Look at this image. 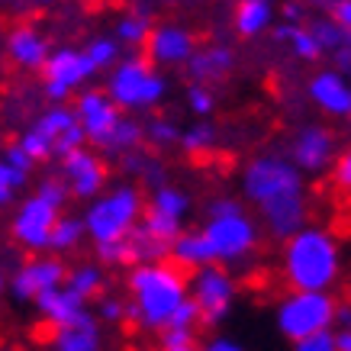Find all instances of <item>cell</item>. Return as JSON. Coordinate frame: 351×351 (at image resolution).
Returning a JSON list of instances; mask_svg holds the SVG:
<instances>
[{
	"mask_svg": "<svg viewBox=\"0 0 351 351\" xmlns=\"http://www.w3.org/2000/svg\"><path fill=\"white\" fill-rule=\"evenodd\" d=\"M216 265H239L258 248V223L232 197H216L206 203V219L200 226Z\"/></svg>",
	"mask_w": 351,
	"mask_h": 351,
	"instance_id": "277c9868",
	"label": "cell"
},
{
	"mask_svg": "<svg viewBox=\"0 0 351 351\" xmlns=\"http://www.w3.org/2000/svg\"><path fill=\"white\" fill-rule=\"evenodd\" d=\"M287 155L303 174H322L326 168H332V161L339 155L335 132L319 126V123H306L293 132Z\"/></svg>",
	"mask_w": 351,
	"mask_h": 351,
	"instance_id": "5bb4252c",
	"label": "cell"
},
{
	"mask_svg": "<svg viewBox=\"0 0 351 351\" xmlns=\"http://www.w3.org/2000/svg\"><path fill=\"white\" fill-rule=\"evenodd\" d=\"M126 319H132L142 332H155V335L168 329L174 313L181 309L184 300L191 297L187 271L181 265H174L171 258L132 265V271L126 277Z\"/></svg>",
	"mask_w": 351,
	"mask_h": 351,
	"instance_id": "7a4b0ae2",
	"label": "cell"
},
{
	"mask_svg": "<svg viewBox=\"0 0 351 351\" xmlns=\"http://www.w3.org/2000/svg\"><path fill=\"white\" fill-rule=\"evenodd\" d=\"M335 326L339 329H351V297L335 303Z\"/></svg>",
	"mask_w": 351,
	"mask_h": 351,
	"instance_id": "ee69618b",
	"label": "cell"
},
{
	"mask_svg": "<svg viewBox=\"0 0 351 351\" xmlns=\"http://www.w3.org/2000/svg\"><path fill=\"white\" fill-rule=\"evenodd\" d=\"M97 258L104 265H132V252H129V239H117V242H104L94 245Z\"/></svg>",
	"mask_w": 351,
	"mask_h": 351,
	"instance_id": "8d00e7d4",
	"label": "cell"
},
{
	"mask_svg": "<svg viewBox=\"0 0 351 351\" xmlns=\"http://www.w3.org/2000/svg\"><path fill=\"white\" fill-rule=\"evenodd\" d=\"M287 45L293 49V55H297V58H303V62H316V58L322 55L319 43H316V36L309 32V26H297V29H293V36L287 39Z\"/></svg>",
	"mask_w": 351,
	"mask_h": 351,
	"instance_id": "e575fe53",
	"label": "cell"
},
{
	"mask_svg": "<svg viewBox=\"0 0 351 351\" xmlns=\"http://www.w3.org/2000/svg\"><path fill=\"white\" fill-rule=\"evenodd\" d=\"M309 32L316 36L322 55H335V52H341V45H345V29H341L332 16H326V20H313L309 23Z\"/></svg>",
	"mask_w": 351,
	"mask_h": 351,
	"instance_id": "4dcf8cb0",
	"label": "cell"
},
{
	"mask_svg": "<svg viewBox=\"0 0 351 351\" xmlns=\"http://www.w3.org/2000/svg\"><path fill=\"white\" fill-rule=\"evenodd\" d=\"M145 210L184 223V219H187V213H191V197H187L181 187H174V184H158V187L152 191L149 203H145Z\"/></svg>",
	"mask_w": 351,
	"mask_h": 351,
	"instance_id": "cb8c5ba5",
	"label": "cell"
},
{
	"mask_svg": "<svg viewBox=\"0 0 351 351\" xmlns=\"http://www.w3.org/2000/svg\"><path fill=\"white\" fill-rule=\"evenodd\" d=\"M123 161H126V168L136 174V178H142L145 184H165V171H161L158 158H152V155H142V152H129V155H123Z\"/></svg>",
	"mask_w": 351,
	"mask_h": 351,
	"instance_id": "836d02e7",
	"label": "cell"
},
{
	"mask_svg": "<svg viewBox=\"0 0 351 351\" xmlns=\"http://www.w3.org/2000/svg\"><path fill=\"white\" fill-rule=\"evenodd\" d=\"M81 239H87L84 219H81V216H71V213H62L52 226V235H49V252L68 255V252H75L77 245H81Z\"/></svg>",
	"mask_w": 351,
	"mask_h": 351,
	"instance_id": "484cf974",
	"label": "cell"
},
{
	"mask_svg": "<svg viewBox=\"0 0 351 351\" xmlns=\"http://www.w3.org/2000/svg\"><path fill=\"white\" fill-rule=\"evenodd\" d=\"M64 274H68L64 261L39 252L36 258H29L26 265H20L13 271V277L7 280V290H10V297L16 300V303H36L45 290L64 284Z\"/></svg>",
	"mask_w": 351,
	"mask_h": 351,
	"instance_id": "4fadbf2b",
	"label": "cell"
},
{
	"mask_svg": "<svg viewBox=\"0 0 351 351\" xmlns=\"http://www.w3.org/2000/svg\"><path fill=\"white\" fill-rule=\"evenodd\" d=\"M138 142H142V126H138L132 117H123L117 123V129H113V136L107 138V145L100 152H107V155H129L132 149H138Z\"/></svg>",
	"mask_w": 351,
	"mask_h": 351,
	"instance_id": "f1b7e54d",
	"label": "cell"
},
{
	"mask_svg": "<svg viewBox=\"0 0 351 351\" xmlns=\"http://www.w3.org/2000/svg\"><path fill=\"white\" fill-rule=\"evenodd\" d=\"M277 329L290 341L335 326V297L329 290H287L277 303Z\"/></svg>",
	"mask_w": 351,
	"mask_h": 351,
	"instance_id": "9c48e42d",
	"label": "cell"
},
{
	"mask_svg": "<svg viewBox=\"0 0 351 351\" xmlns=\"http://www.w3.org/2000/svg\"><path fill=\"white\" fill-rule=\"evenodd\" d=\"M293 351H339L335 345V332L326 329V332H313L306 339H297L293 341Z\"/></svg>",
	"mask_w": 351,
	"mask_h": 351,
	"instance_id": "f35d334b",
	"label": "cell"
},
{
	"mask_svg": "<svg viewBox=\"0 0 351 351\" xmlns=\"http://www.w3.org/2000/svg\"><path fill=\"white\" fill-rule=\"evenodd\" d=\"M49 52H52L49 39H45L36 26H29V23L13 26L10 36H7V55H10V62L16 64V68H23V71H43Z\"/></svg>",
	"mask_w": 351,
	"mask_h": 351,
	"instance_id": "d6986e66",
	"label": "cell"
},
{
	"mask_svg": "<svg viewBox=\"0 0 351 351\" xmlns=\"http://www.w3.org/2000/svg\"><path fill=\"white\" fill-rule=\"evenodd\" d=\"M142 210H145V200L136 184H117L110 191H100L81 216L87 239L94 245L126 239L142 219Z\"/></svg>",
	"mask_w": 351,
	"mask_h": 351,
	"instance_id": "52a82bcc",
	"label": "cell"
},
{
	"mask_svg": "<svg viewBox=\"0 0 351 351\" xmlns=\"http://www.w3.org/2000/svg\"><path fill=\"white\" fill-rule=\"evenodd\" d=\"M332 181H335L339 191L351 193V145L345 152H339L335 161H332Z\"/></svg>",
	"mask_w": 351,
	"mask_h": 351,
	"instance_id": "ab89813d",
	"label": "cell"
},
{
	"mask_svg": "<svg viewBox=\"0 0 351 351\" xmlns=\"http://www.w3.org/2000/svg\"><path fill=\"white\" fill-rule=\"evenodd\" d=\"M168 258L174 265H181L184 271H197L203 265H213V255H210V245L203 239L200 229H191V232H178V239L171 242Z\"/></svg>",
	"mask_w": 351,
	"mask_h": 351,
	"instance_id": "7402d4cb",
	"label": "cell"
},
{
	"mask_svg": "<svg viewBox=\"0 0 351 351\" xmlns=\"http://www.w3.org/2000/svg\"><path fill=\"white\" fill-rule=\"evenodd\" d=\"M242 191L248 203H255L267 235L290 239L297 229L306 226V184H303V171L290 161V155L280 152L255 155L242 171Z\"/></svg>",
	"mask_w": 351,
	"mask_h": 351,
	"instance_id": "6da1fadb",
	"label": "cell"
},
{
	"mask_svg": "<svg viewBox=\"0 0 351 351\" xmlns=\"http://www.w3.org/2000/svg\"><path fill=\"white\" fill-rule=\"evenodd\" d=\"M329 16L339 23L341 29H351V0H339V3L329 10Z\"/></svg>",
	"mask_w": 351,
	"mask_h": 351,
	"instance_id": "7bdbcfd3",
	"label": "cell"
},
{
	"mask_svg": "<svg viewBox=\"0 0 351 351\" xmlns=\"http://www.w3.org/2000/svg\"><path fill=\"white\" fill-rule=\"evenodd\" d=\"M29 3H36V7H45V3H55V0H29Z\"/></svg>",
	"mask_w": 351,
	"mask_h": 351,
	"instance_id": "c3c4849f",
	"label": "cell"
},
{
	"mask_svg": "<svg viewBox=\"0 0 351 351\" xmlns=\"http://www.w3.org/2000/svg\"><path fill=\"white\" fill-rule=\"evenodd\" d=\"M3 290H7V280H3V274H0V293H3Z\"/></svg>",
	"mask_w": 351,
	"mask_h": 351,
	"instance_id": "681fc988",
	"label": "cell"
},
{
	"mask_svg": "<svg viewBox=\"0 0 351 351\" xmlns=\"http://www.w3.org/2000/svg\"><path fill=\"white\" fill-rule=\"evenodd\" d=\"M97 75V68L90 64L84 49H52L49 58L43 64V87H45V97L52 104H64L71 94H77L81 87Z\"/></svg>",
	"mask_w": 351,
	"mask_h": 351,
	"instance_id": "8fae6325",
	"label": "cell"
},
{
	"mask_svg": "<svg viewBox=\"0 0 351 351\" xmlns=\"http://www.w3.org/2000/svg\"><path fill=\"white\" fill-rule=\"evenodd\" d=\"M75 117H77V123H81V129H84L87 145H94V149L100 152L107 145V138L113 136L117 123L123 119V110L113 104V97H110L107 90L87 87L75 100Z\"/></svg>",
	"mask_w": 351,
	"mask_h": 351,
	"instance_id": "7c38bea8",
	"label": "cell"
},
{
	"mask_svg": "<svg viewBox=\"0 0 351 351\" xmlns=\"http://www.w3.org/2000/svg\"><path fill=\"white\" fill-rule=\"evenodd\" d=\"M58 161H62L64 187H68V193L77 197V200H94L97 193L107 187V161L100 158L97 149L81 145V149L62 155Z\"/></svg>",
	"mask_w": 351,
	"mask_h": 351,
	"instance_id": "9a60e30c",
	"label": "cell"
},
{
	"mask_svg": "<svg viewBox=\"0 0 351 351\" xmlns=\"http://www.w3.org/2000/svg\"><path fill=\"white\" fill-rule=\"evenodd\" d=\"M303 3H309V7H319V10H332L339 0H303Z\"/></svg>",
	"mask_w": 351,
	"mask_h": 351,
	"instance_id": "7dc6e473",
	"label": "cell"
},
{
	"mask_svg": "<svg viewBox=\"0 0 351 351\" xmlns=\"http://www.w3.org/2000/svg\"><path fill=\"white\" fill-rule=\"evenodd\" d=\"M187 290H191V300L197 303L200 326H219V322L232 313L239 284H235V277L229 274V267L213 261V265L197 267V271L187 277Z\"/></svg>",
	"mask_w": 351,
	"mask_h": 351,
	"instance_id": "30bf717a",
	"label": "cell"
},
{
	"mask_svg": "<svg viewBox=\"0 0 351 351\" xmlns=\"http://www.w3.org/2000/svg\"><path fill=\"white\" fill-rule=\"evenodd\" d=\"M26 181H29V171H23V168H16L13 161L0 158V210L10 206L16 191L26 187Z\"/></svg>",
	"mask_w": 351,
	"mask_h": 351,
	"instance_id": "1f68e13d",
	"label": "cell"
},
{
	"mask_svg": "<svg viewBox=\"0 0 351 351\" xmlns=\"http://www.w3.org/2000/svg\"><path fill=\"white\" fill-rule=\"evenodd\" d=\"M239 3H242V0H239Z\"/></svg>",
	"mask_w": 351,
	"mask_h": 351,
	"instance_id": "f907efd6",
	"label": "cell"
},
{
	"mask_svg": "<svg viewBox=\"0 0 351 351\" xmlns=\"http://www.w3.org/2000/svg\"><path fill=\"white\" fill-rule=\"evenodd\" d=\"M335 345H339V351H351V329L335 332Z\"/></svg>",
	"mask_w": 351,
	"mask_h": 351,
	"instance_id": "bcb514c9",
	"label": "cell"
},
{
	"mask_svg": "<svg viewBox=\"0 0 351 351\" xmlns=\"http://www.w3.org/2000/svg\"><path fill=\"white\" fill-rule=\"evenodd\" d=\"M16 145H20V149L32 158V165H36V161L62 158L68 152L87 145V136L75 117V107L55 104V107L45 110L43 117L32 119L29 129L16 138Z\"/></svg>",
	"mask_w": 351,
	"mask_h": 351,
	"instance_id": "ba28073f",
	"label": "cell"
},
{
	"mask_svg": "<svg viewBox=\"0 0 351 351\" xmlns=\"http://www.w3.org/2000/svg\"><path fill=\"white\" fill-rule=\"evenodd\" d=\"M216 138H219V132H216L210 123H193V126L181 129L178 145H181L191 158H203V155H210V152L216 149Z\"/></svg>",
	"mask_w": 351,
	"mask_h": 351,
	"instance_id": "83f0119b",
	"label": "cell"
},
{
	"mask_svg": "<svg viewBox=\"0 0 351 351\" xmlns=\"http://www.w3.org/2000/svg\"><path fill=\"white\" fill-rule=\"evenodd\" d=\"M142 49H145L149 62L165 64V68H178V64L191 62V55L197 52V36L181 23H161V26H152Z\"/></svg>",
	"mask_w": 351,
	"mask_h": 351,
	"instance_id": "2e32d148",
	"label": "cell"
},
{
	"mask_svg": "<svg viewBox=\"0 0 351 351\" xmlns=\"http://www.w3.org/2000/svg\"><path fill=\"white\" fill-rule=\"evenodd\" d=\"M68 187L62 178H43L36 184V191L16 206L10 219L13 242L26 248V252H49V235H52L55 219L62 216L64 203H68Z\"/></svg>",
	"mask_w": 351,
	"mask_h": 351,
	"instance_id": "5b68a950",
	"label": "cell"
},
{
	"mask_svg": "<svg viewBox=\"0 0 351 351\" xmlns=\"http://www.w3.org/2000/svg\"><path fill=\"white\" fill-rule=\"evenodd\" d=\"M271 20H274V10H271V3L267 0H242L239 7H235V32L242 36V39H258L261 32L271 29Z\"/></svg>",
	"mask_w": 351,
	"mask_h": 351,
	"instance_id": "603a6c76",
	"label": "cell"
},
{
	"mask_svg": "<svg viewBox=\"0 0 351 351\" xmlns=\"http://www.w3.org/2000/svg\"><path fill=\"white\" fill-rule=\"evenodd\" d=\"M36 309H39V316H43L52 329H58V326H68V322H77L81 316H87L90 309H87V300H81L71 287H64V284H58V287L45 290L43 297L36 300Z\"/></svg>",
	"mask_w": 351,
	"mask_h": 351,
	"instance_id": "ffe728a7",
	"label": "cell"
},
{
	"mask_svg": "<svg viewBox=\"0 0 351 351\" xmlns=\"http://www.w3.org/2000/svg\"><path fill=\"white\" fill-rule=\"evenodd\" d=\"M152 32V16L145 10H129L123 13L117 20V43L119 45H129V49H142L145 45V39H149Z\"/></svg>",
	"mask_w": 351,
	"mask_h": 351,
	"instance_id": "4316f807",
	"label": "cell"
},
{
	"mask_svg": "<svg viewBox=\"0 0 351 351\" xmlns=\"http://www.w3.org/2000/svg\"><path fill=\"white\" fill-rule=\"evenodd\" d=\"M187 107H191L197 117H210L216 107V97H213V90H210V84L193 81V84L187 87Z\"/></svg>",
	"mask_w": 351,
	"mask_h": 351,
	"instance_id": "d590c367",
	"label": "cell"
},
{
	"mask_svg": "<svg viewBox=\"0 0 351 351\" xmlns=\"http://www.w3.org/2000/svg\"><path fill=\"white\" fill-rule=\"evenodd\" d=\"M280 274L290 290H332L341 274V252L329 229L303 226L284 239Z\"/></svg>",
	"mask_w": 351,
	"mask_h": 351,
	"instance_id": "3957f363",
	"label": "cell"
},
{
	"mask_svg": "<svg viewBox=\"0 0 351 351\" xmlns=\"http://www.w3.org/2000/svg\"><path fill=\"white\" fill-rule=\"evenodd\" d=\"M107 94L123 113H149L165 100L168 81L158 71V64L149 62L145 55H129L110 68Z\"/></svg>",
	"mask_w": 351,
	"mask_h": 351,
	"instance_id": "8992f818",
	"label": "cell"
},
{
	"mask_svg": "<svg viewBox=\"0 0 351 351\" xmlns=\"http://www.w3.org/2000/svg\"><path fill=\"white\" fill-rule=\"evenodd\" d=\"M158 339H161V351H197L193 329H165Z\"/></svg>",
	"mask_w": 351,
	"mask_h": 351,
	"instance_id": "74e56055",
	"label": "cell"
},
{
	"mask_svg": "<svg viewBox=\"0 0 351 351\" xmlns=\"http://www.w3.org/2000/svg\"><path fill=\"white\" fill-rule=\"evenodd\" d=\"M142 138H145L149 145H155V149H168V145H178L181 129L174 126L171 119L155 117V119H149V123L142 126Z\"/></svg>",
	"mask_w": 351,
	"mask_h": 351,
	"instance_id": "d6a6232c",
	"label": "cell"
},
{
	"mask_svg": "<svg viewBox=\"0 0 351 351\" xmlns=\"http://www.w3.org/2000/svg\"><path fill=\"white\" fill-rule=\"evenodd\" d=\"M309 100L329 117H351V84L339 71H316L306 84Z\"/></svg>",
	"mask_w": 351,
	"mask_h": 351,
	"instance_id": "e0dca14e",
	"label": "cell"
},
{
	"mask_svg": "<svg viewBox=\"0 0 351 351\" xmlns=\"http://www.w3.org/2000/svg\"><path fill=\"white\" fill-rule=\"evenodd\" d=\"M84 52H87V58H90V64H94L97 71H110V68L119 62L117 36H94V39L84 45Z\"/></svg>",
	"mask_w": 351,
	"mask_h": 351,
	"instance_id": "f546056e",
	"label": "cell"
},
{
	"mask_svg": "<svg viewBox=\"0 0 351 351\" xmlns=\"http://www.w3.org/2000/svg\"><path fill=\"white\" fill-rule=\"evenodd\" d=\"M280 13H284V23H303V0H287Z\"/></svg>",
	"mask_w": 351,
	"mask_h": 351,
	"instance_id": "f6af8a7d",
	"label": "cell"
},
{
	"mask_svg": "<svg viewBox=\"0 0 351 351\" xmlns=\"http://www.w3.org/2000/svg\"><path fill=\"white\" fill-rule=\"evenodd\" d=\"M97 319L100 322H123L126 319V303L117 297H100V303H97Z\"/></svg>",
	"mask_w": 351,
	"mask_h": 351,
	"instance_id": "60d3db41",
	"label": "cell"
},
{
	"mask_svg": "<svg viewBox=\"0 0 351 351\" xmlns=\"http://www.w3.org/2000/svg\"><path fill=\"white\" fill-rule=\"evenodd\" d=\"M64 287H71L81 300H97L100 293H104V287H107V274H104V267L100 265H77L71 267L68 274H64Z\"/></svg>",
	"mask_w": 351,
	"mask_h": 351,
	"instance_id": "d4e9b609",
	"label": "cell"
},
{
	"mask_svg": "<svg viewBox=\"0 0 351 351\" xmlns=\"http://www.w3.org/2000/svg\"><path fill=\"white\" fill-rule=\"evenodd\" d=\"M348 68H351V64H348Z\"/></svg>",
	"mask_w": 351,
	"mask_h": 351,
	"instance_id": "816d5d0a",
	"label": "cell"
},
{
	"mask_svg": "<svg viewBox=\"0 0 351 351\" xmlns=\"http://www.w3.org/2000/svg\"><path fill=\"white\" fill-rule=\"evenodd\" d=\"M197 351H245V348L235 339H229V335H210L206 341L197 345Z\"/></svg>",
	"mask_w": 351,
	"mask_h": 351,
	"instance_id": "b9f144b4",
	"label": "cell"
},
{
	"mask_svg": "<svg viewBox=\"0 0 351 351\" xmlns=\"http://www.w3.org/2000/svg\"><path fill=\"white\" fill-rule=\"evenodd\" d=\"M191 81L200 84H213V81H226L235 68V52L229 45H197V52L191 55V62L184 64Z\"/></svg>",
	"mask_w": 351,
	"mask_h": 351,
	"instance_id": "44dd1931",
	"label": "cell"
},
{
	"mask_svg": "<svg viewBox=\"0 0 351 351\" xmlns=\"http://www.w3.org/2000/svg\"><path fill=\"white\" fill-rule=\"evenodd\" d=\"M45 351H107V339H104L100 319L87 313L77 322L52 329V339H49Z\"/></svg>",
	"mask_w": 351,
	"mask_h": 351,
	"instance_id": "ac0fdd59",
	"label": "cell"
}]
</instances>
